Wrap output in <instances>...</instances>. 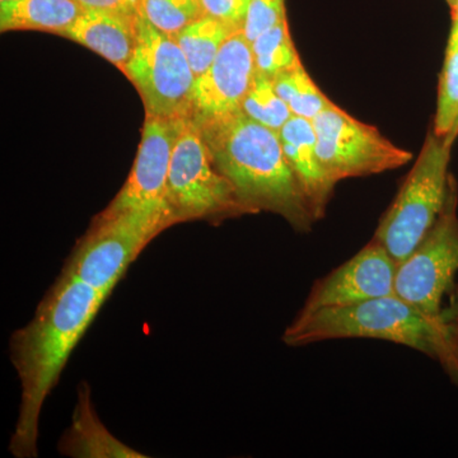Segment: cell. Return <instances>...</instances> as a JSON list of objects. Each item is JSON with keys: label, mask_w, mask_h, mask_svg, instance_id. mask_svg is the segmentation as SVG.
Here are the masks:
<instances>
[{"label": "cell", "mask_w": 458, "mask_h": 458, "mask_svg": "<svg viewBox=\"0 0 458 458\" xmlns=\"http://www.w3.org/2000/svg\"><path fill=\"white\" fill-rule=\"evenodd\" d=\"M107 298L60 271L31 321L12 334L9 357L21 382L20 412L9 442L14 457H38L42 406Z\"/></svg>", "instance_id": "6da1fadb"}, {"label": "cell", "mask_w": 458, "mask_h": 458, "mask_svg": "<svg viewBox=\"0 0 458 458\" xmlns=\"http://www.w3.org/2000/svg\"><path fill=\"white\" fill-rule=\"evenodd\" d=\"M195 123L214 165L229 181L246 214H278L295 231H311L316 219L286 161L279 132L241 110Z\"/></svg>", "instance_id": "7a4b0ae2"}, {"label": "cell", "mask_w": 458, "mask_h": 458, "mask_svg": "<svg viewBox=\"0 0 458 458\" xmlns=\"http://www.w3.org/2000/svg\"><path fill=\"white\" fill-rule=\"evenodd\" d=\"M339 339L382 340L408 346L441 364L458 386V312L430 316L399 295H386L295 316L282 336L292 348Z\"/></svg>", "instance_id": "3957f363"}, {"label": "cell", "mask_w": 458, "mask_h": 458, "mask_svg": "<svg viewBox=\"0 0 458 458\" xmlns=\"http://www.w3.org/2000/svg\"><path fill=\"white\" fill-rule=\"evenodd\" d=\"M456 138L428 134L424 146L376 229L373 238L400 262L415 249L438 219L452 176L448 174L451 150Z\"/></svg>", "instance_id": "277c9868"}, {"label": "cell", "mask_w": 458, "mask_h": 458, "mask_svg": "<svg viewBox=\"0 0 458 458\" xmlns=\"http://www.w3.org/2000/svg\"><path fill=\"white\" fill-rule=\"evenodd\" d=\"M165 204L174 225L219 222L246 214L229 181L216 170L198 123L189 117L172 152Z\"/></svg>", "instance_id": "5b68a950"}, {"label": "cell", "mask_w": 458, "mask_h": 458, "mask_svg": "<svg viewBox=\"0 0 458 458\" xmlns=\"http://www.w3.org/2000/svg\"><path fill=\"white\" fill-rule=\"evenodd\" d=\"M171 225L146 212L98 216L66 259L63 273L110 295L153 238Z\"/></svg>", "instance_id": "8992f818"}, {"label": "cell", "mask_w": 458, "mask_h": 458, "mask_svg": "<svg viewBox=\"0 0 458 458\" xmlns=\"http://www.w3.org/2000/svg\"><path fill=\"white\" fill-rule=\"evenodd\" d=\"M457 185L450 191L438 219L417 249L397 265L394 294L430 316L458 312V298L445 306V298L457 292Z\"/></svg>", "instance_id": "52a82bcc"}, {"label": "cell", "mask_w": 458, "mask_h": 458, "mask_svg": "<svg viewBox=\"0 0 458 458\" xmlns=\"http://www.w3.org/2000/svg\"><path fill=\"white\" fill-rule=\"evenodd\" d=\"M134 84L146 114L189 119L192 113L195 77L188 57L171 36L138 17V41L123 72Z\"/></svg>", "instance_id": "ba28073f"}, {"label": "cell", "mask_w": 458, "mask_h": 458, "mask_svg": "<svg viewBox=\"0 0 458 458\" xmlns=\"http://www.w3.org/2000/svg\"><path fill=\"white\" fill-rule=\"evenodd\" d=\"M318 156L328 180L366 177L397 170L412 159V153L394 146L378 129L361 123L331 105L312 120Z\"/></svg>", "instance_id": "9c48e42d"}, {"label": "cell", "mask_w": 458, "mask_h": 458, "mask_svg": "<svg viewBox=\"0 0 458 458\" xmlns=\"http://www.w3.org/2000/svg\"><path fill=\"white\" fill-rule=\"evenodd\" d=\"M186 119H165L146 114L141 140L128 180L102 216L146 212L164 216L174 225L165 204L168 172L174 144Z\"/></svg>", "instance_id": "30bf717a"}, {"label": "cell", "mask_w": 458, "mask_h": 458, "mask_svg": "<svg viewBox=\"0 0 458 458\" xmlns=\"http://www.w3.org/2000/svg\"><path fill=\"white\" fill-rule=\"evenodd\" d=\"M396 273L397 262L372 238L348 261L316 280L297 316L393 295Z\"/></svg>", "instance_id": "8fae6325"}, {"label": "cell", "mask_w": 458, "mask_h": 458, "mask_svg": "<svg viewBox=\"0 0 458 458\" xmlns=\"http://www.w3.org/2000/svg\"><path fill=\"white\" fill-rule=\"evenodd\" d=\"M255 75L251 42L243 31L234 32L209 69L195 80L191 119L204 122L240 111Z\"/></svg>", "instance_id": "7c38bea8"}, {"label": "cell", "mask_w": 458, "mask_h": 458, "mask_svg": "<svg viewBox=\"0 0 458 458\" xmlns=\"http://www.w3.org/2000/svg\"><path fill=\"white\" fill-rule=\"evenodd\" d=\"M286 161L302 188L316 221L324 218L334 185L319 162L318 140L311 120L292 116L279 131Z\"/></svg>", "instance_id": "4fadbf2b"}, {"label": "cell", "mask_w": 458, "mask_h": 458, "mask_svg": "<svg viewBox=\"0 0 458 458\" xmlns=\"http://www.w3.org/2000/svg\"><path fill=\"white\" fill-rule=\"evenodd\" d=\"M138 17L84 9L64 38L95 51L123 72L137 47Z\"/></svg>", "instance_id": "5bb4252c"}, {"label": "cell", "mask_w": 458, "mask_h": 458, "mask_svg": "<svg viewBox=\"0 0 458 458\" xmlns=\"http://www.w3.org/2000/svg\"><path fill=\"white\" fill-rule=\"evenodd\" d=\"M57 451L73 458H146V454L117 439L96 412L89 384L78 387L72 424L60 438Z\"/></svg>", "instance_id": "9a60e30c"}, {"label": "cell", "mask_w": 458, "mask_h": 458, "mask_svg": "<svg viewBox=\"0 0 458 458\" xmlns=\"http://www.w3.org/2000/svg\"><path fill=\"white\" fill-rule=\"evenodd\" d=\"M83 11L77 0H11L0 3V31L64 36Z\"/></svg>", "instance_id": "2e32d148"}, {"label": "cell", "mask_w": 458, "mask_h": 458, "mask_svg": "<svg viewBox=\"0 0 458 458\" xmlns=\"http://www.w3.org/2000/svg\"><path fill=\"white\" fill-rule=\"evenodd\" d=\"M236 30L209 16H201L174 36L188 57L195 77H200L213 64L219 50Z\"/></svg>", "instance_id": "e0dca14e"}, {"label": "cell", "mask_w": 458, "mask_h": 458, "mask_svg": "<svg viewBox=\"0 0 458 458\" xmlns=\"http://www.w3.org/2000/svg\"><path fill=\"white\" fill-rule=\"evenodd\" d=\"M274 87L294 116L312 120L334 102L321 92L307 73L302 62L274 77Z\"/></svg>", "instance_id": "ac0fdd59"}, {"label": "cell", "mask_w": 458, "mask_h": 458, "mask_svg": "<svg viewBox=\"0 0 458 458\" xmlns=\"http://www.w3.org/2000/svg\"><path fill=\"white\" fill-rule=\"evenodd\" d=\"M251 47L256 73L270 80L301 62L286 18L256 38Z\"/></svg>", "instance_id": "d6986e66"}, {"label": "cell", "mask_w": 458, "mask_h": 458, "mask_svg": "<svg viewBox=\"0 0 458 458\" xmlns=\"http://www.w3.org/2000/svg\"><path fill=\"white\" fill-rule=\"evenodd\" d=\"M433 131L441 138L448 135L457 138L458 135V31L454 25L439 78Z\"/></svg>", "instance_id": "ffe728a7"}, {"label": "cell", "mask_w": 458, "mask_h": 458, "mask_svg": "<svg viewBox=\"0 0 458 458\" xmlns=\"http://www.w3.org/2000/svg\"><path fill=\"white\" fill-rule=\"evenodd\" d=\"M241 111L254 122L279 132L293 116L291 108L280 98L270 78L256 73L251 89L241 105Z\"/></svg>", "instance_id": "44dd1931"}, {"label": "cell", "mask_w": 458, "mask_h": 458, "mask_svg": "<svg viewBox=\"0 0 458 458\" xmlns=\"http://www.w3.org/2000/svg\"><path fill=\"white\" fill-rule=\"evenodd\" d=\"M140 13L171 38L203 16L200 0H140Z\"/></svg>", "instance_id": "7402d4cb"}, {"label": "cell", "mask_w": 458, "mask_h": 458, "mask_svg": "<svg viewBox=\"0 0 458 458\" xmlns=\"http://www.w3.org/2000/svg\"><path fill=\"white\" fill-rule=\"evenodd\" d=\"M285 18V0H251L243 33L247 40L252 42Z\"/></svg>", "instance_id": "603a6c76"}, {"label": "cell", "mask_w": 458, "mask_h": 458, "mask_svg": "<svg viewBox=\"0 0 458 458\" xmlns=\"http://www.w3.org/2000/svg\"><path fill=\"white\" fill-rule=\"evenodd\" d=\"M250 3L251 0H200V7L203 16L216 18L236 31H243Z\"/></svg>", "instance_id": "cb8c5ba5"}, {"label": "cell", "mask_w": 458, "mask_h": 458, "mask_svg": "<svg viewBox=\"0 0 458 458\" xmlns=\"http://www.w3.org/2000/svg\"><path fill=\"white\" fill-rule=\"evenodd\" d=\"M83 9L89 11L110 12V13L138 16L140 0H77Z\"/></svg>", "instance_id": "d4e9b609"}, {"label": "cell", "mask_w": 458, "mask_h": 458, "mask_svg": "<svg viewBox=\"0 0 458 458\" xmlns=\"http://www.w3.org/2000/svg\"><path fill=\"white\" fill-rule=\"evenodd\" d=\"M452 17L458 18V0L452 5Z\"/></svg>", "instance_id": "484cf974"}, {"label": "cell", "mask_w": 458, "mask_h": 458, "mask_svg": "<svg viewBox=\"0 0 458 458\" xmlns=\"http://www.w3.org/2000/svg\"><path fill=\"white\" fill-rule=\"evenodd\" d=\"M452 25L456 27L457 31H458V18L452 17Z\"/></svg>", "instance_id": "4316f807"}, {"label": "cell", "mask_w": 458, "mask_h": 458, "mask_svg": "<svg viewBox=\"0 0 458 458\" xmlns=\"http://www.w3.org/2000/svg\"><path fill=\"white\" fill-rule=\"evenodd\" d=\"M445 2H447L448 4H450V7H452V5L454 4V2H456V0H445Z\"/></svg>", "instance_id": "83f0119b"}, {"label": "cell", "mask_w": 458, "mask_h": 458, "mask_svg": "<svg viewBox=\"0 0 458 458\" xmlns=\"http://www.w3.org/2000/svg\"><path fill=\"white\" fill-rule=\"evenodd\" d=\"M11 2V0H0V3Z\"/></svg>", "instance_id": "f1b7e54d"}]
</instances>
